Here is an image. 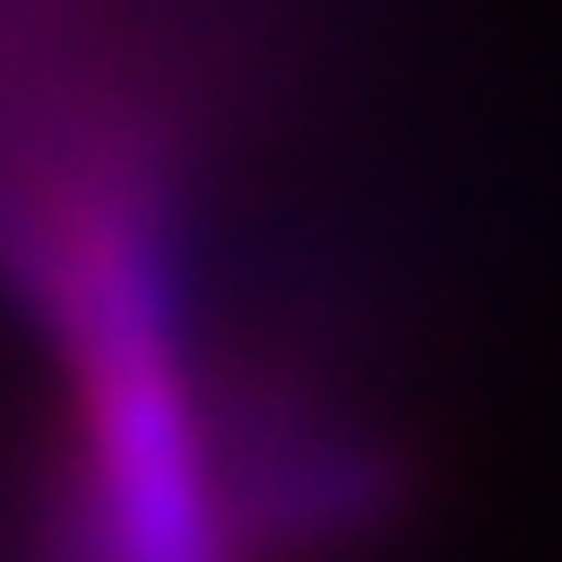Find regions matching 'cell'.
<instances>
[{
	"label": "cell",
	"instance_id": "1",
	"mask_svg": "<svg viewBox=\"0 0 562 562\" xmlns=\"http://www.w3.org/2000/svg\"><path fill=\"white\" fill-rule=\"evenodd\" d=\"M173 131L139 70H18L9 260L61 372L35 562H303L390 493L363 432L209 355Z\"/></svg>",
	"mask_w": 562,
	"mask_h": 562
}]
</instances>
